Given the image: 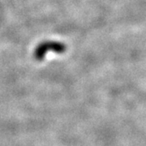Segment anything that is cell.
I'll use <instances>...</instances> for the list:
<instances>
[{
	"mask_svg": "<svg viewBox=\"0 0 146 146\" xmlns=\"http://www.w3.org/2000/svg\"><path fill=\"white\" fill-rule=\"evenodd\" d=\"M52 49L54 50H62V49H63V46L62 45H59V44H58V43H55V44H54V43H49V46H48V44H43V45H41L40 46L37 48V50H36V51H35V57L37 58V59H42V58L45 56V54H46V51H50V50H51Z\"/></svg>",
	"mask_w": 146,
	"mask_h": 146,
	"instance_id": "1",
	"label": "cell"
}]
</instances>
